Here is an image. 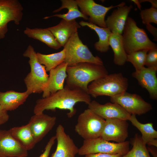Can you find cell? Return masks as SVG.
Here are the masks:
<instances>
[{
	"label": "cell",
	"mask_w": 157,
	"mask_h": 157,
	"mask_svg": "<svg viewBox=\"0 0 157 157\" xmlns=\"http://www.w3.org/2000/svg\"><path fill=\"white\" fill-rule=\"evenodd\" d=\"M24 33L28 37L38 40L52 49H58L61 47L47 28H30L26 27L24 31Z\"/></svg>",
	"instance_id": "22"
},
{
	"label": "cell",
	"mask_w": 157,
	"mask_h": 157,
	"mask_svg": "<svg viewBox=\"0 0 157 157\" xmlns=\"http://www.w3.org/2000/svg\"><path fill=\"white\" fill-rule=\"evenodd\" d=\"M88 108L104 119L117 118L129 120L131 115L117 103L108 102L102 104L95 100L88 105Z\"/></svg>",
	"instance_id": "15"
},
{
	"label": "cell",
	"mask_w": 157,
	"mask_h": 157,
	"mask_svg": "<svg viewBox=\"0 0 157 157\" xmlns=\"http://www.w3.org/2000/svg\"><path fill=\"white\" fill-rule=\"evenodd\" d=\"M57 144L56 151L51 157H75L78 148L72 139L66 133L63 126L60 124L56 130L55 135Z\"/></svg>",
	"instance_id": "16"
},
{
	"label": "cell",
	"mask_w": 157,
	"mask_h": 157,
	"mask_svg": "<svg viewBox=\"0 0 157 157\" xmlns=\"http://www.w3.org/2000/svg\"><path fill=\"white\" fill-rule=\"evenodd\" d=\"M29 95L26 91L23 92L13 90L0 92V106L7 111L14 110L23 104Z\"/></svg>",
	"instance_id": "21"
},
{
	"label": "cell",
	"mask_w": 157,
	"mask_h": 157,
	"mask_svg": "<svg viewBox=\"0 0 157 157\" xmlns=\"http://www.w3.org/2000/svg\"><path fill=\"white\" fill-rule=\"evenodd\" d=\"M139 1L140 3L146 1L149 2L151 4V7L157 8V0H139Z\"/></svg>",
	"instance_id": "38"
},
{
	"label": "cell",
	"mask_w": 157,
	"mask_h": 157,
	"mask_svg": "<svg viewBox=\"0 0 157 157\" xmlns=\"http://www.w3.org/2000/svg\"><path fill=\"white\" fill-rule=\"evenodd\" d=\"M67 64L64 62L49 71L47 84L42 92V98L47 97L64 88V81L67 76Z\"/></svg>",
	"instance_id": "18"
},
{
	"label": "cell",
	"mask_w": 157,
	"mask_h": 157,
	"mask_svg": "<svg viewBox=\"0 0 157 157\" xmlns=\"http://www.w3.org/2000/svg\"><path fill=\"white\" fill-rule=\"evenodd\" d=\"M82 26H87L94 30L98 36L99 40L94 44V47L97 51L101 53L107 52L110 49L109 39L112 33L109 29L106 28H102L90 23L81 21L79 23Z\"/></svg>",
	"instance_id": "26"
},
{
	"label": "cell",
	"mask_w": 157,
	"mask_h": 157,
	"mask_svg": "<svg viewBox=\"0 0 157 157\" xmlns=\"http://www.w3.org/2000/svg\"><path fill=\"white\" fill-rule=\"evenodd\" d=\"M9 130L14 138L28 151L32 149L37 144L28 123Z\"/></svg>",
	"instance_id": "23"
},
{
	"label": "cell",
	"mask_w": 157,
	"mask_h": 157,
	"mask_svg": "<svg viewBox=\"0 0 157 157\" xmlns=\"http://www.w3.org/2000/svg\"><path fill=\"white\" fill-rule=\"evenodd\" d=\"M133 7L123 5L114 10L105 20L106 27L112 33L122 35L128 15Z\"/></svg>",
	"instance_id": "19"
},
{
	"label": "cell",
	"mask_w": 157,
	"mask_h": 157,
	"mask_svg": "<svg viewBox=\"0 0 157 157\" xmlns=\"http://www.w3.org/2000/svg\"><path fill=\"white\" fill-rule=\"evenodd\" d=\"M148 51L139 50L127 54L126 62L132 64L135 71L140 70L144 67L146 55Z\"/></svg>",
	"instance_id": "30"
},
{
	"label": "cell",
	"mask_w": 157,
	"mask_h": 157,
	"mask_svg": "<svg viewBox=\"0 0 157 157\" xmlns=\"http://www.w3.org/2000/svg\"><path fill=\"white\" fill-rule=\"evenodd\" d=\"M133 147L125 155L121 157H151L146 144L138 134L135 135L132 140Z\"/></svg>",
	"instance_id": "29"
},
{
	"label": "cell",
	"mask_w": 157,
	"mask_h": 157,
	"mask_svg": "<svg viewBox=\"0 0 157 157\" xmlns=\"http://www.w3.org/2000/svg\"><path fill=\"white\" fill-rule=\"evenodd\" d=\"M56 140L55 135L51 137L45 147L44 152L39 157H49L51 148Z\"/></svg>",
	"instance_id": "33"
},
{
	"label": "cell",
	"mask_w": 157,
	"mask_h": 157,
	"mask_svg": "<svg viewBox=\"0 0 157 157\" xmlns=\"http://www.w3.org/2000/svg\"><path fill=\"white\" fill-rule=\"evenodd\" d=\"M156 147L152 146H149L147 147L149 152L151 154L153 157H157V149Z\"/></svg>",
	"instance_id": "37"
},
{
	"label": "cell",
	"mask_w": 157,
	"mask_h": 157,
	"mask_svg": "<svg viewBox=\"0 0 157 157\" xmlns=\"http://www.w3.org/2000/svg\"><path fill=\"white\" fill-rule=\"evenodd\" d=\"M145 65L147 67L157 70V48L148 51L146 55Z\"/></svg>",
	"instance_id": "32"
},
{
	"label": "cell",
	"mask_w": 157,
	"mask_h": 157,
	"mask_svg": "<svg viewBox=\"0 0 157 157\" xmlns=\"http://www.w3.org/2000/svg\"><path fill=\"white\" fill-rule=\"evenodd\" d=\"M122 156L119 154L97 153L86 155L85 156V157H121Z\"/></svg>",
	"instance_id": "35"
},
{
	"label": "cell",
	"mask_w": 157,
	"mask_h": 157,
	"mask_svg": "<svg viewBox=\"0 0 157 157\" xmlns=\"http://www.w3.org/2000/svg\"><path fill=\"white\" fill-rule=\"evenodd\" d=\"M132 2H133L135 4L138 6V8L140 10H141V6L140 4V3L139 1V0H131Z\"/></svg>",
	"instance_id": "39"
},
{
	"label": "cell",
	"mask_w": 157,
	"mask_h": 157,
	"mask_svg": "<svg viewBox=\"0 0 157 157\" xmlns=\"http://www.w3.org/2000/svg\"><path fill=\"white\" fill-rule=\"evenodd\" d=\"M122 35L112 33L109 39V45L114 53L113 62L119 66L125 64L127 56L123 46Z\"/></svg>",
	"instance_id": "27"
},
{
	"label": "cell",
	"mask_w": 157,
	"mask_h": 157,
	"mask_svg": "<svg viewBox=\"0 0 157 157\" xmlns=\"http://www.w3.org/2000/svg\"><path fill=\"white\" fill-rule=\"evenodd\" d=\"M128 86V78L122 73L111 74L91 82L87 93L94 98L102 96L110 97L126 92Z\"/></svg>",
	"instance_id": "3"
},
{
	"label": "cell",
	"mask_w": 157,
	"mask_h": 157,
	"mask_svg": "<svg viewBox=\"0 0 157 157\" xmlns=\"http://www.w3.org/2000/svg\"><path fill=\"white\" fill-rule=\"evenodd\" d=\"M66 73L65 86L72 89L79 90L87 93L89 83L108 74L103 65L89 63L67 66Z\"/></svg>",
	"instance_id": "2"
},
{
	"label": "cell",
	"mask_w": 157,
	"mask_h": 157,
	"mask_svg": "<svg viewBox=\"0 0 157 157\" xmlns=\"http://www.w3.org/2000/svg\"><path fill=\"white\" fill-rule=\"evenodd\" d=\"M129 151V141L120 143L110 142L100 137L84 140L82 146L78 148L80 156L97 154H119L123 156Z\"/></svg>",
	"instance_id": "8"
},
{
	"label": "cell",
	"mask_w": 157,
	"mask_h": 157,
	"mask_svg": "<svg viewBox=\"0 0 157 157\" xmlns=\"http://www.w3.org/2000/svg\"><path fill=\"white\" fill-rule=\"evenodd\" d=\"M142 134L143 141L149 146L157 147V131L155 130L152 123L142 124L137 119L136 115H131L129 120Z\"/></svg>",
	"instance_id": "25"
},
{
	"label": "cell",
	"mask_w": 157,
	"mask_h": 157,
	"mask_svg": "<svg viewBox=\"0 0 157 157\" xmlns=\"http://www.w3.org/2000/svg\"><path fill=\"white\" fill-rule=\"evenodd\" d=\"M110 98L111 102L119 104L131 115H140L144 114L152 108L150 104L136 94L130 93L126 91Z\"/></svg>",
	"instance_id": "11"
},
{
	"label": "cell",
	"mask_w": 157,
	"mask_h": 157,
	"mask_svg": "<svg viewBox=\"0 0 157 157\" xmlns=\"http://www.w3.org/2000/svg\"><path fill=\"white\" fill-rule=\"evenodd\" d=\"M23 10L22 6L17 0H0V40L5 37L9 22L13 21L16 25L19 24Z\"/></svg>",
	"instance_id": "9"
},
{
	"label": "cell",
	"mask_w": 157,
	"mask_h": 157,
	"mask_svg": "<svg viewBox=\"0 0 157 157\" xmlns=\"http://www.w3.org/2000/svg\"><path fill=\"white\" fill-rule=\"evenodd\" d=\"M91 101V96L87 93L77 89H72L65 86L64 88L49 96L38 99L33 108L34 114L43 113L45 110L55 111L56 109L67 110L68 117L71 118L76 112L74 107L79 102L88 105Z\"/></svg>",
	"instance_id": "1"
},
{
	"label": "cell",
	"mask_w": 157,
	"mask_h": 157,
	"mask_svg": "<svg viewBox=\"0 0 157 157\" xmlns=\"http://www.w3.org/2000/svg\"><path fill=\"white\" fill-rule=\"evenodd\" d=\"M80 11L88 18V22L102 28H106L105 16L114 8L125 5L124 2L115 6L106 7L96 3L93 0H76Z\"/></svg>",
	"instance_id": "10"
},
{
	"label": "cell",
	"mask_w": 157,
	"mask_h": 157,
	"mask_svg": "<svg viewBox=\"0 0 157 157\" xmlns=\"http://www.w3.org/2000/svg\"><path fill=\"white\" fill-rule=\"evenodd\" d=\"M146 28L148 31L154 37L153 40L157 41V28L152 25L151 24L146 25Z\"/></svg>",
	"instance_id": "36"
},
{
	"label": "cell",
	"mask_w": 157,
	"mask_h": 157,
	"mask_svg": "<svg viewBox=\"0 0 157 157\" xmlns=\"http://www.w3.org/2000/svg\"><path fill=\"white\" fill-rule=\"evenodd\" d=\"M62 4L59 8L53 11L56 13L59 12L64 8L68 9V12L65 14H56L50 16L44 17V19H47L53 17H56L67 21L75 20L76 19L81 17L85 20H88V17L83 14L78 8L76 0H61Z\"/></svg>",
	"instance_id": "24"
},
{
	"label": "cell",
	"mask_w": 157,
	"mask_h": 157,
	"mask_svg": "<svg viewBox=\"0 0 157 157\" xmlns=\"http://www.w3.org/2000/svg\"><path fill=\"white\" fill-rule=\"evenodd\" d=\"M122 33L123 44L127 54L137 51L157 48V44L150 40L145 31L139 27L131 17H128Z\"/></svg>",
	"instance_id": "5"
},
{
	"label": "cell",
	"mask_w": 157,
	"mask_h": 157,
	"mask_svg": "<svg viewBox=\"0 0 157 157\" xmlns=\"http://www.w3.org/2000/svg\"><path fill=\"white\" fill-rule=\"evenodd\" d=\"M64 48L65 52L64 62L68 66L82 63L103 65L102 59L97 56H94L87 46L83 43L77 32L69 38Z\"/></svg>",
	"instance_id": "6"
},
{
	"label": "cell",
	"mask_w": 157,
	"mask_h": 157,
	"mask_svg": "<svg viewBox=\"0 0 157 157\" xmlns=\"http://www.w3.org/2000/svg\"><path fill=\"white\" fill-rule=\"evenodd\" d=\"M23 56L29 58L28 63L31 68L30 72L24 79L26 91L29 95L42 92L47 86L49 77L45 66L39 63L36 53L30 44L28 46Z\"/></svg>",
	"instance_id": "4"
},
{
	"label": "cell",
	"mask_w": 157,
	"mask_h": 157,
	"mask_svg": "<svg viewBox=\"0 0 157 157\" xmlns=\"http://www.w3.org/2000/svg\"><path fill=\"white\" fill-rule=\"evenodd\" d=\"M39 63L45 66L46 70L49 72L64 62L65 57V49L61 51L49 54H44L39 52L36 53Z\"/></svg>",
	"instance_id": "28"
},
{
	"label": "cell",
	"mask_w": 157,
	"mask_h": 157,
	"mask_svg": "<svg viewBox=\"0 0 157 157\" xmlns=\"http://www.w3.org/2000/svg\"><path fill=\"white\" fill-rule=\"evenodd\" d=\"M105 120L88 108L78 116L75 126L76 132L84 140L100 136Z\"/></svg>",
	"instance_id": "7"
},
{
	"label": "cell",
	"mask_w": 157,
	"mask_h": 157,
	"mask_svg": "<svg viewBox=\"0 0 157 157\" xmlns=\"http://www.w3.org/2000/svg\"><path fill=\"white\" fill-rule=\"evenodd\" d=\"M157 71L144 67L132 74V76L137 80L139 85L148 91L150 98L153 100L157 99Z\"/></svg>",
	"instance_id": "17"
},
{
	"label": "cell",
	"mask_w": 157,
	"mask_h": 157,
	"mask_svg": "<svg viewBox=\"0 0 157 157\" xmlns=\"http://www.w3.org/2000/svg\"><path fill=\"white\" fill-rule=\"evenodd\" d=\"M9 119L7 111L4 110L0 106V125L7 122Z\"/></svg>",
	"instance_id": "34"
},
{
	"label": "cell",
	"mask_w": 157,
	"mask_h": 157,
	"mask_svg": "<svg viewBox=\"0 0 157 157\" xmlns=\"http://www.w3.org/2000/svg\"><path fill=\"white\" fill-rule=\"evenodd\" d=\"M81 26L75 20L67 21L62 19L57 25L47 28L52 33L61 47H64Z\"/></svg>",
	"instance_id": "20"
},
{
	"label": "cell",
	"mask_w": 157,
	"mask_h": 157,
	"mask_svg": "<svg viewBox=\"0 0 157 157\" xmlns=\"http://www.w3.org/2000/svg\"><path fill=\"white\" fill-rule=\"evenodd\" d=\"M56 117L51 116L43 113L34 114L28 123L37 143L52 129L56 123Z\"/></svg>",
	"instance_id": "13"
},
{
	"label": "cell",
	"mask_w": 157,
	"mask_h": 157,
	"mask_svg": "<svg viewBox=\"0 0 157 157\" xmlns=\"http://www.w3.org/2000/svg\"><path fill=\"white\" fill-rule=\"evenodd\" d=\"M127 121L117 118L105 119L100 137L106 141H113L117 143L125 142L128 136L129 124Z\"/></svg>",
	"instance_id": "12"
},
{
	"label": "cell",
	"mask_w": 157,
	"mask_h": 157,
	"mask_svg": "<svg viewBox=\"0 0 157 157\" xmlns=\"http://www.w3.org/2000/svg\"><path fill=\"white\" fill-rule=\"evenodd\" d=\"M142 23L145 24L153 23L157 24V8L151 7L141 10Z\"/></svg>",
	"instance_id": "31"
},
{
	"label": "cell",
	"mask_w": 157,
	"mask_h": 157,
	"mask_svg": "<svg viewBox=\"0 0 157 157\" xmlns=\"http://www.w3.org/2000/svg\"><path fill=\"white\" fill-rule=\"evenodd\" d=\"M28 151L14 138L9 130H0V157H27Z\"/></svg>",
	"instance_id": "14"
}]
</instances>
